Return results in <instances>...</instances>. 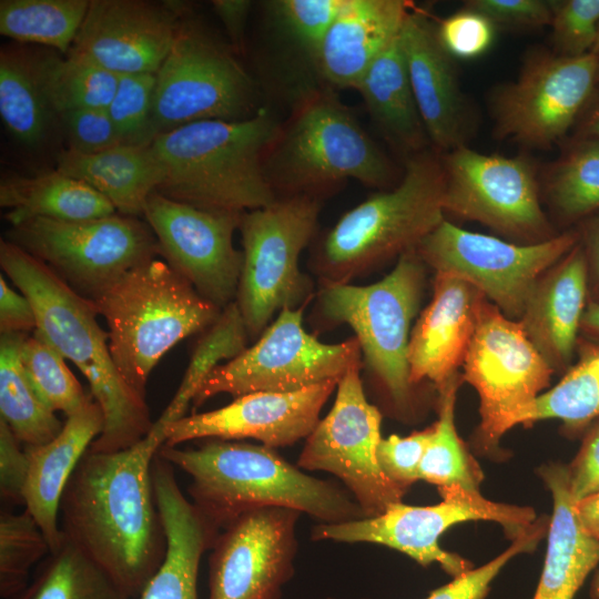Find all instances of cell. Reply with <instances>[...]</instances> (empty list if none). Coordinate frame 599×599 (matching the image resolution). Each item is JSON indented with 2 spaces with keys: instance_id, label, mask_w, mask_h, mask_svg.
Returning <instances> with one entry per match:
<instances>
[{
  "instance_id": "33",
  "label": "cell",
  "mask_w": 599,
  "mask_h": 599,
  "mask_svg": "<svg viewBox=\"0 0 599 599\" xmlns=\"http://www.w3.org/2000/svg\"><path fill=\"white\" fill-rule=\"evenodd\" d=\"M0 114L11 135L29 148L43 143L57 116L41 85L37 55L22 48L1 50Z\"/></svg>"
},
{
  "instance_id": "4",
  "label": "cell",
  "mask_w": 599,
  "mask_h": 599,
  "mask_svg": "<svg viewBox=\"0 0 599 599\" xmlns=\"http://www.w3.org/2000/svg\"><path fill=\"white\" fill-rule=\"evenodd\" d=\"M280 125L261 108L241 120H202L158 134L151 142L162 172L156 192L213 212L260 209L276 200L264 171Z\"/></svg>"
},
{
  "instance_id": "17",
  "label": "cell",
  "mask_w": 599,
  "mask_h": 599,
  "mask_svg": "<svg viewBox=\"0 0 599 599\" xmlns=\"http://www.w3.org/2000/svg\"><path fill=\"white\" fill-rule=\"evenodd\" d=\"M441 163L445 213L479 222L526 243L554 236L527 159L484 154L461 145L449 151Z\"/></svg>"
},
{
  "instance_id": "42",
  "label": "cell",
  "mask_w": 599,
  "mask_h": 599,
  "mask_svg": "<svg viewBox=\"0 0 599 599\" xmlns=\"http://www.w3.org/2000/svg\"><path fill=\"white\" fill-rule=\"evenodd\" d=\"M64 357L38 332L27 334L21 364L40 399L54 413L67 417L92 399L71 373Z\"/></svg>"
},
{
  "instance_id": "37",
  "label": "cell",
  "mask_w": 599,
  "mask_h": 599,
  "mask_svg": "<svg viewBox=\"0 0 599 599\" xmlns=\"http://www.w3.org/2000/svg\"><path fill=\"white\" fill-rule=\"evenodd\" d=\"M44 95L57 118L68 111L108 109L119 74L72 53L37 55Z\"/></svg>"
},
{
  "instance_id": "40",
  "label": "cell",
  "mask_w": 599,
  "mask_h": 599,
  "mask_svg": "<svg viewBox=\"0 0 599 599\" xmlns=\"http://www.w3.org/2000/svg\"><path fill=\"white\" fill-rule=\"evenodd\" d=\"M250 341L237 304L232 302L221 311L215 323L196 344L183 379L162 416L173 423L185 416L200 386L219 365L238 356Z\"/></svg>"
},
{
  "instance_id": "8",
  "label": "cell",
  "mask_w": 599,
  "mask_h": 599,
  "mask_svg": "<svg viewBox=\"0 0 599 599\" xmlns=\"http://www.w3.org/2000/svg\"><path fill=\"white\" fill-rule=\"evenodd\" d=\"M417 250L403 253L394 268L369 285L321 283L314 313L322 327L348 325L362 352L363 366L396 412L412 408L408 346L426 281Z\"/></svg>"
},
{
  "instance_id": "56",
  "label": "cell",
  "mask_w": 599,
  "mask_h": 599,
  "mask_svg": "<svg viewBox=\"0 0 599 599\" xmlns=\"http://www.w3.org/2000/svg\"><path fill=\"white\" fill-rule=\"evenodd\" d=\"M213 8L221 19L234 48H241L246 19L252 6L246 0H215Z\"/></svg>"
},
{
  "instance_id": "27",
  "label": "cell",
  "mask_w": 599,
  "mask_h": 599,
  "mask_svg": "<svg viewBox=\"0 0 599 599\" xmlns=\"http://www.w3.org/2000/svg\"><path fill=\"white\" fill-rule=\"evenodd\" d=\"M103 426L102 409L91 399L67 417L62 429L52 440L39 446H23L28 458L22 490L24 509L41 528L50 551L55 550L63 540L59 512L64 488Z\"/></svg>"
},
{
  "instance_id": "41",
  "label": "cell",
  "mask_w": 599,
  "mask_h": 599,
  "mask_svg": "<svg viewBox=\"0 0 599 599\" xmlns=\"http://www.w3.org/2000/svg\"><path fill=\"white\" fill-rule=\"evenodd\" d=\"M548 193L567 221L599 213V140L580 139L555 166Z\"/></svg>"
},
{
  "instance_id": "60",
  "label": "cell",
  "mask_w": 599,
  "mask_h": 599,
  "mask_svg": "<svg viewBox=\"0 0 599 599\" xmlns=\"http://www.w3.org/2000/svg\"><path fill=\"white\" fill-rule=\"evenodd\" d=\"M590 595L593 599H599V572L592 581Z\"/></svg>"
},
{
  "instance_id": "15",
  "label": "cell",
  "mask_w": 599,
  "mask_h": 599,
  "mask_svg": "<svg viewBox=\"0 0 599 599\" xmlns=\"http://www.w3.org/2000/svg\"><path fill=\"white\" fill-rule=\"evenodd\" d=\"M463 380L479 396V438L496 446L504 434L525 425L536 399L555 374L527 337L521 324L487 298L463 364Z\"/></svg>"
},
{
  "instance_id": "50",
  "label": "cell",
  "mask_w": 599,
  "mask_h": 599,
  "mask_svg": "<svg viewBox=\"0 0 599 599\" xmlns=\"http://www.w3.org/2000/svg\"><path fill=\"white\" fill-rule=\"evenodd\" d=\"M58 118L63 125L69 150L91 154L125 144L106 109L72 110Z\"/></svg>"
},
{
  "instance_id": "24",
  "label": "cell",
  "mask_w": 599,
  "mask_h": 599,
  "mask_svg": "<svg viewBox=\"0 0 599 599\" xmlns=\"http://www.w3.org/2000/svg\"><path fill=\"white\" fill-rule=\"evenodd\" d=\"M588 301V266L579 241L540 276L518 319L555 374L564 375L575 362Z\"/></svg>"
},
{
  "instance_id": "2",
  "label": "cell",
  "mask_w": 599,
  "mask_h": 599,
  "mask_svg": "<svg viewBox=\"0 0 599 599\" xmlns=\"http://www.w3.org/2000/svg\"><path fill=\"white\" fill-rule=\"evenodd\" d=\"M158 455L192 478L191 502L216 538L241 514L260 507L295 509L319 524L365 518L346 489L307 475L265 445L209 439L197 447L163 445Z\"/></svg>"
},
{
  "instance_id": "44",
  "label": "cell",
  "mask_w": 599,
  "mask_h": 599,
  "mask_svg": "<svg viewBox=\"0 0 599 599\" xmlns=\"http://www.w3.org/2000/svg\"><path fill=\"white\" fill-rule=\"evenodd\" d=\"M155 73L119 75L106 111L125 144H150L155 138L152 125Z\"/></svg>"
},
{
  "instance_id": "35",
  "label": "cell",
  "mask_w": 599,
  "mask_h": 599,
  "mask_svg": "<svg viewBox=\"0 0 599 599\" xmlns=\"http://www.w3.org/2000/svg\"><path fill=\"white\" fill-rule=\"evenodd\" d=\"M599 418V344L579 336L576 358L558 384L532 405L525 425L559 419L570 434L585 430Z\"/></svg>"
},
{
  "instance_id": "7",
  "label": "cell",
  "mask_w": 599,
  "mask_h": 599,
  "mask_svg": "<svg viewBox=\"0 0 599 599\" xmlns=\"http://www.w3.org/2000/svg\"><path fill=\"white\" fill-rule=\"evenodd\" d=\"M265 175L276 196L322 199L353 179L384 186L393 177L388 158L334 95L319 90L297 103L264 159Z\"/></svg>"
},
{
  "instance_id": "55",
  "label": "cell",
  "mask_w": 599,
  "mask_h": 599,
  "mask_svg": "<svg viewBox=\"0 0 599 599\" xmlns=\"http://www.w3.org/2000/svg\"><path fill=\"white\" fill-rule=\"evenodd\" d=\"M581 225L579 234L588 266L589 300L599 302V213Z\"/></svg>"
},
{
  "instance_id": "10",
  "label": "cell",
  "mask_w": 599,
  "mask_h": 599,
  "mask_svg": "<svg viewBox=\"0 0 599 599\" xmlns=\"http://www.w3.org/2000/svg\"><path fill=\"white\" fill-rule=\"evenodd\" d=\"M6 240L90 302L125 273L160 255L149 224L122 214L83 221L34 217L11 226Z\"/></svg>"
},
{
  "instance_id": "34",
  "label": "cell",
  "mask_w": 599,
  "mask_h": 599,
  "mask_svg": "<svg viewBox=\"0 0 599 599\" xmlns=\"http://www.w3.org/2000/svg\"><path fill=\"white\" fill-rule=\"evenodd\" d=\"M27 334L6 333L0 337V419L23 446L52 440L63 423L38 396L21 364Z\"/></svg>"
},
{
  "instance_id": "46",
  "label": "cell",
  "mask_w": 599,
  "mask_h": 599,
  "mask_svg": "<svg viewBox=\"0 0 599 599\" xmlns=\"http://www.w3.org/2000/svg\"><path fill=\"white\" fill-rule=\"evenodd\" d=\"M545 528L542 521H535L493 560L454 577L450 582L433 590L425 599H485L490 583L506 564L515 556L532 550L544 536Z\"/></svg>"
},
{
  "instance_id": "52",
  "label": "cell",
  "mask_w": 599,
  "mask_h": 599,
  "mask_svg": "<svg viewBox=\"0 0 599 599\" xmlns=\"http://www.w3.org/2000/svg\"><path fill=\"white\" fill-rule=\"evenodd\" d=\"M22 444L0 419V495L6 502L22 504L28 458Z\"/></svg>"
},
{
  "instance_id": "47",
  "label": "cell",
  "mask_w": 599,
  "mask_h": 599,
  "mask_svg": "<svg viewBox=\"0 0 599 599\" xmlns=\"http://www.w3.org/2000/svg\"><path fill=\"white\" fill-rule=\"evenodd\" d=\"M344 0H278L272 2L285 31L312 55L321 44Z\"/></svg>"
},
{
  "instance_id": "19",
  "label": "cell",
  "mask_w": 599,
  "mask_h": 599,
  "mask_svg": "<svg viewBox=\"0 0 599 599\" xmlns=\"http://www.w3.org/2000/svg\"><path fill=\"white\" fill-rule=\"evenodd\" d=\"M243 213L205 211L153 192L144 219L160 255L206 301L223 309L235 301L243 254L233 245Z\"/></svg>"
},
{
  "instance_id": "28",
  "label": "cell",
  "mask_w": 599,
  "mask_h": 599,
  "mask_svg": "<svg viewBox=\"0 0 599 599\" xmlns=\"http://www.w3.org/2000/svg\"><path fill=\"white\" fill-rule=\"evenodd\" d=\"M153 490L167 537L166 557L138 599H197L202 555L215 536L181 491L167 466L152 474Z\"/></svg>"
},
{
  "instance_id": "21",
  "label": "cell",
  "mask_w": 599,
  "mask_h": 599,
  "mask_svg": "<svg viewBox=\"0 0 599 599\" xmlns=\"http://www.w3.org/2000/svg\"><path fill=\"white\" fill-rule=\"evenodd\" d=\"M337 383L332 379L292 393H250L221 408L185 415L167 427L164 445L204 438H252L271 448L293 445L313 432Z\"/></svg>"
},
{
  "instance_id": "51",
  "label": "cell",
  "mask_w": 599,
  "mask_h": 599,
  "mask_svg": "<svg viewBox=\"0 0 599 599\" xmlns=\"http://www.w3.org/2000/svg\"><path fill=\"white\" fill-rule=\"evenodd\" d=\"M466 8L487 17L493 23L539 28L551 22V4L541 0H470Z\"/></svg>"
},
{
  "instance_id": "32",
  "label": "cell",
  "mask_w": 599,
  "mask_h": 599,
  "mask_svg": "<svg viewBox=\"0 0 599 599\" xmlns=\"http://www.w3.org/2000/svg\"><path fill=\"white\" fill-rule=\"evenodd\" d=\"M0 205L8 210L6 219L11 226L34 217L83 221L115 214L103 195L59 170L2 179Z\"/></svg>"
},
{
  "instance_id": "59",
  "label": "cell",
  "mask_w": 599,
  "mask_h": 599,
  "mask_svg": "<svg viewBox=\"0 0 599 599\" xmlns=\"http://www.w3.org/2000/svg\"><path fill=\"white\" fill-rule=\"evenodd\" d=\"M580 139L599 140V100L592 105L580 126Z\"/></svg>"
},
{
  "instance_id": "18",
  "label": "cell",
  "mask_w": 599,
  "mask_h": 599,
  "mask_svg": "<svg viewBox=\"0 0 599 599\" xmlns=\"http://www.w3.org/2000/svg\"><path fill=\"white\" fill-rule=\"evenodd\" d=\"M598 55L540 53L494 98L496 135L529 148H550L575 123L598 84Z\"/></svg>"
},
{
  "instance_id": "9",
  "label": "cell",
  "mask_w": 599,
  "mask_h": 599,
  "mask_svg": "<svg viewBox=\"0 0 599 599\" xmlns=\"http://www.w3.org/2000/svg\"><path fill=\"white\" fill-rule=\"evenodd\" d=\"M319 211V199L293 195L242 214L243 264L235 303L250 341L260 337L275 314L305 307L312 296L300 257L314 237Z\"/></svg>"
},
{
  "instance_id": "62",
  "label": "cell",
  "mask_w": 599,
  "mask_h": 599,
  "mask_svg": "<svg viewBox=\"0 0 599 599\" xmlns=\"http://www.w3.org/2000/svg\"><path fill=\"white\" fill-rule=\"evenodd\" d=\"M597 82L599 84V55H598V73H597Z\"/></svg>"
},
{
  "instance_id": "53",
  "label": "cell",
  "mask_w": 599,
  "mask_h": 599,
  "mask_svg": "<svg viewBox=\"0 0 599 599\" xmlns=\"http://www.w3.org/2000/svg\"><path fill=\"white\" fill-rule=\"evenodd\" d=\"M568 470L577 501L599 493V420L590 427Z\"/></svg>"
},
{
  "instance_id": "1",
  "label": "cell",
  "mask_w": 599,
  "mask_h": 599,
  "mask_svg": "<svg viewBox=\"0 0 599 599\" xmlns=\"http://www.w3.org/2000/svg\"><path fill=\"white\" fill-rule=\"evenodd\" d=\"M171 424L119 451H85L60 502L63 536L94 560L131 599L162 566L167 537L158 508L152 464Z\"/></svg>"
},
{
  "instance_id": "45",
  "label": "cell",
  "mask_w": 599,
  "mask_h": 599,
  "mask_svg": "<svg viewBox=\"0 0 599 599\" xmlns=\"http://www.w3.org/2000/svg\"><path fill=\"white\" fill-rule=\"evenodd\" d=\"M551 4L552 39L558 54L591 53L599 29V0H564Z\"/></svg>"
},
{
  "instance_id": "39",
  "label": "cell",
  "mask_w": 599,
  "mask_h": 599,
  "mask_svg": "<svg viewBox=\"0 0 599 599\" xmlns=\"http://www.w3.org/2000/svg\"><path fill=\"white\" fill-rule=\"evenodd\" d=\"M461 382L458 373L437 388L438 419L433 425V435L420 463L419 479L438 488L460 486L479 490L481 471L466 450L455 426L456 395Z\"/></svg>"
},
{
  "instance_id": "25",
  "label": "cell",
  "mask_w": 599,
  "mask_h": 599,
  "mask_svg": "<svg viewBox=\"0 0 599 599\" xmlns=\"http://www.w3.org/2000/svg\"><path fill=\"white\" fill-rule=\"evenodd\" d=\"M415 101L433 144L443 151L465 145L466 110L450 55L423 12L410 10L399 33Z\"/></svg>"
},
{
  "instance_id": "63",
  "label": "cell",
  "mask_w": 599,
  "mask_h": 599,
  "mask_svg": "<svg viewBox=\"0 0 599 599\" xmlns=\"http://www.w3.org/2000/svg\"><path fill=\"white\" fill-rule=\"evenodd\" d=\"M327 599H335V598H331V597H329V598H327Z\"/></svg>"
},
{
  "instance_id": "22",
  "label": "cell",
  "mask_w": 599,
  "mask_h": 599,
  "mask_svg": "<svg viewBox=\"0 0 599 599\" xmlns=\"http://www.w3.org/2000/svg\"><path fill=\"white\" fill-rule=\"evenodd\" d=\"M181 4L91 0L68 53L121 74L156 73L175 37Z\"/></svg>"
},
{
  "instance_id": "26",
  "label": "cell",
  "mask_w": 599,
  "mask_h": 599,
  "mask_svg": "<svg viewBox=\"0 0 599 599\" xmlns=\"http://www.w3.org/2000/svg\"><path fill=\"white\" fill-rule=\"evenodd\" d=\"M412 4L404 0H344L311 55L321 77L356 88L374 60L399 35Z\"/></svg>"
},
{
  "instance_id": "12",
  "label": "cell",
  "mask_w": 599,
  "mask_h": 599,
  "mask_svg": "<svg viewBox=\"0 0 599 599\" xmlns=\"http://www.w3.org/2000/svg\"><path fill=\"white\" fill-rule=\"evenodd\" d=\"M438 490L443 499L436 505L410 506L400 501L378 516L318 524L312 529V538L386 546L407 555L423 567L437 562L454 578L471 569V564L439 546L441 535L450 527L466 521L489 520L501 525L515 538L536 519L531 508L491 501L479 490L460 486Z\"/></svg>"
},
{
  "instance_id": "11",
  "label": "cell",
  "mask_w": 599,
  "mask_h": 599,
  "mask_svg": "<svg viewBox=\"0 0 599 599\" xmlns=\"http://www.w3.org/2000/svg\"><path fill=\"white\" fill-rule=\"evenodd\" d=\"M183 16L155 73V136L191 122L252 115L254 89L248 74L223 42Z\"/></svg>"
},
{
  "instance_id": "23",
  "label": "cell",
  "mask_w": 599,
  "mask_h": 599,
  "mask_svg": "<svg viewBox=\"0 0 599 599\" xmlns=\"http://www.w3.org/2000/svg\"><path fill=\"white\" fill-rule=\"evenodd\" d=\"M433 297L412 328L410 382L443 386L463 366L474 337L484 294L466 280L435 274Z\"/></svg>"
},
{
  "instance_id": "54",
  "label": "cell",
  "mask_w": 599,
  "mask_h": 599,
  "mask_svg": "<svg viewBox=\"0 0 599 599\" xmlns=\"http://www.w3.org/2000/svg\"><path fill=\"white\" fill-rule=\"evenodd\" d=\"M37 329V318L30 301L17 293L0 275V332L29 334Z\"/></svg>"
},
{
  "instance_id": "20",
  "label": "cell",
  "mask_w": 599,
  "mask_h": 599,
  "mask_svg": "<svg viewBox=\"0 0 599 599\" xmlns=\"http://www.w3.org/2000/svg\"><path fill=\"white\" fill-rule=\"evenodd\" d=\"M301 515L260 507L225 527L211 548L209 599H281L294 573Z\"/></svg>"
},
{
  "instance_id": "48",
  "label": "cell",
  "mask_w": 599,
  "mask_h": 599,
  "mask_svg": "<svg viewBox=\"0 0 599 599\" xmlns=\"http://www.w3.org/2000/svg\"><path fill=\"white\" fill-rule=\"evenodd\" d=\"M433 435V426L406 437L382 438L377 458L384 475L399 489L406 490L419 480V467Z\"/></svg>"
},
{
  "instance_id": "14",
  "label": "cell",
  "mask_w": 599,
  "mask_h": 599,
  "mask_svg": "<svg viewBox=\"0 0 599 599\" xmlns=\"http://www.w3.org/2000/svg\"><path fill=\"white\" fill-rule=\"evenodd\" d=\"M579 241V231H567L517 244L444 220L416 250L436 274L466 280L505 316L518 321L540 276Z\"/></svg>"
},
{
  "instance_id": "31",
  "label": "cell",
  "mask_w": 599,
  "mask_h": 599,
  "mask_svg": "<svg viewBox=\"0 0 599 599\" xmlns=\"http://www.w3.org/2000/svg\"><path fill=\"white\" fill-rule=\"evenodd\" d=\"M369 114L397 148L419 153L428 139L399 35L374 60L355 88Z\"/></svg>"
},
{
  "instance_id": "38",
  "label": "cell",
  "mask_w": 599,
  "mask_h": 599,
  "mask_svg": "<svg viewBox=\"0 0 599 599\" xmlns=\"http://www.w3.org/2000/svg\"><path fill=\"white\" fill-rule=\"evenodd\" d=\"M89 0H1L0 33L67 54L80 30Z\"/></svg>"
},
{
  "instance_id": "30",
  "label": "cell",
  "mask_w": 599,
  "mask_h": 599,
  "mask_svg": "<svg viewBox=\"0 0 599 599\" xmlns=\"http://www.w3.org/2000/svg\"><path fill=\"white\" fill-rule=\"evenodd\" d=\"M60 172L80 180L103 195L120 214L143 216L149 196L162 172L150 144H122L84 154L64 150L58 155Z\"/></svg>"
},
{
  "instance_id": "29",
  "label": "cell",
  "mask_w": 599,
  "mask_h": 599,
  "mask_svg": "<svg viewBox=\"0 0 599 599\" xmlns=\"http://www.w3.org/2000/svg\"><path fill=\"white\" fill-rule=\"evenodd\" d=\"M540 474L551 491L554 510L545 564L532 599H573L599 564V539L586 531L577 516L568 467L551 464Z\"/></svg>"
},
{
  "instance_id": "57",
  "label": "cell",
  "mask_w": 599,
  "mask_h": 599,
  "mask_svg": "<svg viewBox=\"0 0 599 599\" xmlns=\"http://www.w3.org/2000/svg\"><path fill=\"white\" fill-rule=\"evenodd\" d=\"M576 512L586 531L599 539V493L576 501Z\"/></svg>"
},
{
  "instance_id": "43",
  "label": "cell",
  "mask_w": 599,
  "mask_h": 599,
  "mask_svg": "<svg viewBox=\"0 0 599 599\" xmlns=\"http://www.w3.org/2000/svg\"><path fill=\"white\" fill-rule=\"evenodd\" d=\"M50 552V546L32 515L24 509L0 515V596L14 599L29 585L31 568Z\"/></svg>"
},
{
  "instance_id": "36",
  "label": "cell",
  "mask_w": 599,
  "mask_h": 599,
  "mask_svg": "<svg viewBox=\"0 0 599 599\" xmlns=\"http://www.w3.org/2000/svg\"><path fill=\"white\" fill-rule=\"evenodd\" d=\"M14 599H131L85 552L63 536Z\"/></svg>"
},
{
  "instance_id": "13",
  "label": "cell",
  "mask_w": 599,
  "mask_h": 599,
  "mask_svg": "<svg viewBox=\"0 0 599 599\" xmlns=\"http://www.w3.org/2000/svg\"><path fill=\"white\" fill-rule=\"evenodd\" d=\"M304 309H282L252 346L214 368L200 386L193 406L219 394L236 398L256 392H297L339 380L352 367L363 366L355 336L337 344L321 342L305 331Z\"/></svg>"
},
{
  "instance_id": "5",
  "label": "cell",
  "mask_w": 599,
  "mask_h": 599,
  "mask_svg": "<svg viewBox=\"0 0 599 599\" xmlns=\"http://www.w3.org/2000/svg\"><path fill=\"white\" fill-rule=\"evenodd\" d=\"M445 172L436 156H412L394 189L366 199L326 233L312 256L319 283H349L417 248L444 220Z\"/></svg>"
},
{
  "instance_id": "49",
  "label": "cell",
  "mask_w": 599,
  "mask_h": 599,
  "mask_svg": "<svg viewBox=\"0 0 599 599\" xmlns=\"http://www.w3.org/2000/svg\"><path fill=\"white\" fill-rule=\"evenodd\" d=\"M444 50L450 55L471 59L488 50L494 23L484 14L466 8L444 19L436 30Z\"/></svg>"
},
{
  "instance_id": "16",
  "label": "cell",
  "mask_w": 599,
  "mask_h": 599,
  "mask_svg": "<svg viewBox=\"0 0 599 599\" xmlns=\"http://www.w3.org/2000/svg\"><path fill=\"white\" fill-rule=\"evenodd\" d=\"M362 368L352 367L338 380L334 404L305 439L297 466L334 475L365 517H374L400 502L405 491L379 466L382 414L366 398Z\"/></svg>"
},
{
  "instance_id": "58",
  "label": "cell",
  "mask_w": 599,
  "mask_h": 599,
  "mask_svg": "<svg viewBox=\"0 0 599 599\" xmlns=\"http://www.w3.org/2000/svg\"><path fill=\"white\" fill-rule=\"evenodd\" d=\"M580 336L599 344V302L588 301L580 323Z\"/></svg>"
},
{
  "instance_id": "61",
  "label": "cell",
  "mask_w": 599,
  "mask_h": 599,
  "mask_svg": "<svg viewBox=\"0 0 599 599\" xmlns=\"http://www.w3.org/2000/svg\"><path fill=\"white\" fill-rule=\"evenodd\" d=\"M591 53L599 55V29H598L597 40H596V43L593 45Z\"/></svg>"
},
{
  "instance_id": "6",
  "label": "cell",
  "mask_w": 599,
  "mask_h": 599,
  "mask_svg": "<svg viewBox=\"0 0 599 599\" xmlns=\"http://www.w3.org/2000/svg\"><path fill=\"white\" fill-rule=\"evenodd\" d=\"M92 304L105 319L119 373L143 397L160 359L185 337L204 333L222 311L159 258L125 273Z\"/></svg>"
},
{
  "instance_id": "3",
  "label": "cell",
  "mask_w": 599,
  "mask_h": 599,
  "mask_svg": "<svg viewBox=\"0 0 599 599\" xmlns=\"http://www.w3.org/2000/svg\"><path fill=\"white\" fill-rule=\"evenodd\" d=\"M0 265L32 304L35 331L89 382L104 417L103 430L90 449L119 451L143 439L154 424L146 399L119 373L109 349L108 332L100 327L92 302L8 240L0 242Z\"/></svg>"
}]
</instances>
